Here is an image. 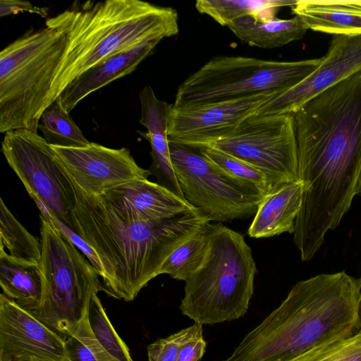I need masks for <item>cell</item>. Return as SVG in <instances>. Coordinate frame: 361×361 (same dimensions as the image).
Returning <instances> with one entry per match:
<instances>
[{
    "label": "cell",
    "mask_w": 361,
    "mask_h": 361,
    "mask_svg": "<svg viewBox=\"0 0 361 361\" xmlns=\"http://www.w3.org/2000/svg\"><path fill=\"white\" fill-rule=\"evenodd\" d=\"M75 332L77 333L90 348L96 361H119L109 354L97 340L91 329L88 321V316L78 325L73 333Z\"/></svg>",
    "instance_id": "obj_32"
},
{
    "label": "cell",
    "mask_w": 361,
    "mask_h": 361,
    "mask_svg": "<svg viewBox=\"0 0 361 361\" xmlns=\"http://www.w3.org/2000/svg\"><path fill=\"white\" fill-rule=\"evenodd\" d=\"M227 27L250 46L273 49L303 38L309 27L300 16L283 20H260L252 15L232 20Z\"/></svg>",
    "instance_id": "obj_21"
},
{
    "label": "cell",
    "mask_w": 361,
    "mask_h": 361,
    "mask_svg": "<svg viewBox=\"0 0 361 361\" xmlns=\"http://www.w3.org/2000/svg\"><path fill=\"white\" fill-rule=\"evenodd\" d=\"M303 194L300 180L285 184L267 195L259 204L247 233L255 238L293 233Z\"/></svg>",
    "instance_id": "obj_18"
},
{
    "label": "cell",
    "mask_w": 361,
    "mask_h": 361,
    "mask_svg": "<svg viewBox=\"0 0 361 361\" xmlns=\"http://www.w3.org/2000/svg\"><path fill=\"white\" fill-rule=\"evenodd\" d=\"M361 70V35H333L320 64L302 81L271 97L255 114H293L318 94Z\"/></svg>",
    "instance_id": "obj_13"
},
{
    "label": "cell",
    "mask_w": 361,
    "mask_h": 361,
    "mask_svg": "<svg viewBox=\"0 0 361 361\" xmlns=\"http://www.w3.org/2000/svg\"><path fill=\"white\" fill-rule=\"evenodd\" d=\"M0 361H71L65 340L2 293Z\"/></svg>",
    "instance_id": "obj_15"
},
{
    "label": "cell",
    "mask_w": 361,
    "mask_h": 361,
    "mask_svg": "<svg viewBox=\"0 0 361 361\" xmlns=\"http://www.w3.org/2000/svg\"><path fill=\"white\" fill-rule=\"evenodd\" d=\"M130 221H157L195 209L186 200L148 179L133 180L99 195Z\"/></svg>",
    "instance_id": "obj_16"
},
{
    "label": "cell",
    "mask_w": 361,
    "mask_h": 361,
    "mask_svg": "<svg viewBox=\"0 0 361 361\" xmlns=\"http://www.w3.org/2000/svg\"><path fill=\"white\" fill-rule=\"evenodd\" d=\"M275 95L265 93L183 109L171 104L169 140L192 147L212 143L231 134Z\"/></svg>",
    "instance_id": "obj_12"
},
{
    "label": "cell",
    "mask_w": 361,
    "mask_h": 361,
    "mask_svg": "<svg viewBox=\"0 0 361 361\" xmlns=\"http://www.w3.org/2000/svg\"><path fill=\"white\" fill-rule=\"evenodd\" d=\"M322 59L276 61L215 56L179 85L172 106L189 108L265 93L278 94L309 75Z\"/></svg>",
    "instance_id": "obj_8"
},
{
    "label": "cell",
    "mask_w": 361,
    "mask_h": 361,
    "mask_svg": "<svg viewBox=\"0 0 361 361\" xmlns=\"http://www.w3.org/2000/svg\"><path fill=\"white\" fill-rule=\"evenodd\" d=\"M68 176L75 196L77 234L100 261L104 292L116 299L133 300L158 276L169 255L211 222L197 208L161 220L130 221L100 196L83 191Z\"/></svg>",
    "instance_id": "obj_2"
},
{
    "label": "cell",
    "mask_w": 361,
    "mask_h": 361,
    "mask_svg": "<svg viewBox=\"0 0 361 361\" xmlns=\"http://www.w3.org/2000/svg\"><path fill=\"white\" fill-rule=\"evenodd\" d=\"M257 272L252 250L243 236L221 224H212L205 259L185 281L181 312L202 325L244 316Z\"/></svg>",
    "instance_id": "obj_6"
},
{
    "label": "cell",
    "mask_w": 361,
    "mask_h": 361,
    "mask_svg": "<svg viewBox=\"0 0 361 361\" xmlns=\"http://www.w3.org/2000/svg\"><path fill=\"white\" fill-rule=\"evenodd\" d=\"M359 183H360V188H361V173H360V176Z\"/></svg>",
    "instance_id": "obj_35"
},
{
    "label": "cell",
    "mask_w": 361,
    "mask_h": 361,
    "mask_svg": "<svg viewBox=\"0 0 361 361\" xmlns=\"http://www.w3.org/2000/svg\"><path fill=\"white\" fill-rule=\"evenodd\" d=\"M65 348L71 361H96L90 348L75 332L65 340Z\"/></svg>",
    "instance_id": "obj_33"
},
{
    "label": "cell",
    "mask_w": 361,
    "mask_h": 361,
    "mask_svg": "<svg viewBox=\"0 0 361 361\" xmlns=\"http://www.w3.org/2000/svg\"><path fill=\"white\" fill-rule=\"evenodd\" d=\"M51 147L75 183L90 194L99 195L133 180L148 179L151 175L126 147L112 149L95 142L83 147Z\"/></svg>",
    "instance_id": "obj_14"
},
{
    "label": "cell",
    "mask_w": 361,
    "mask_h": 361,
    "mask_svg": "<svg viewBox=\"0 0 361 361\" xmlns=\"http://www.w3.org/2000/svg\"><path fill=\"white\" fill-rule=\"evenodd\" d=\"M195 148L229 174L255 185L267 195L274 191L267 176L250 164L212 147Z\"/></svg>",
    "instance_id": "obj_27"
},
{
    "label": "cell",
    "mask_w": 361,
    "mask_h": 361,
    "mask_svg": "<svg viewBox=\"0 0 361 361\" xmlns=\"http://www.w3.org/2000/svg\"><path fill=\"white\" fill-rule=\"evenodd\" d=\"M0 247L18 259L40 264L41 241L30 233L0 199Z\"/></svg>",
    "instance_id": "obj_25"
},
{
    "label": "cell",
    "mask_w": 361,
    "mask_h": 361,
    "mask_svg": "<svg viewBox=\"0 0 361 361\" xmlns=\"http://www.w3.org/2000/svg\"><path fill=\"white\" fill-rule=\"evenodd\" d=\"M298 178L296 224L323 235L340 224L361 192V70L293 114Z\"/></svg>",
    "instance_id": "obj_1"
},
{
    "label": "cell",
    "mask_w": 361,
    "mask_h": 361,
    "mask_svg": "<svg viewBox=\"0 0 361 361\" xmlns=\"http://www.w3.org/2000/svg\"><path fill=\"white\" fill-rule=\"evenodd\" d=\"M66 31L57 16L0 53V132L37 133L51 84L63 54Z\"/></svg>",
    "instance_id": "obj_5"
},
{
    "label": "cell",
    "mask_w": 361,
    "mask_h": 361,
    "mask_svg": "<svg viewBox=\"0 0 361 361\" xmlns=\"http://www.w3.org/2000/svg\"><path fill=\"white\" fill-rule=\"evenodd\" d=\"M181 337L182 330L149 345L148 361H176Z\"/></svg>",
    "instance_id": "obj_30"
},
{
    "label": "cell",
    "mask_w": 361,
    "mask_h": 361,
    "mask_svg": "<svg viewBox=\"0 0 361 361\" xmlns=\"http://www.w3.org/2000/svg\"><path fill=\"white\" fill-rule=\"evenodd\" d=\"M361 329V279L345 271L296 283L225 361H293Z\"/></svg>",
    "instance_id": "obj_3"
},
{
    "label": "cell",
    "mask_w": 361,
    "mask_h": 361,
    "mask_svg": "<svg viewBox=\"0 0 361 361\" xmlns=\"http://www.w3.org/2000/svg\"><path fill=\"white\" fill-rule=\"evenodd\" d=\"M20 12H28L46 18L48 13L47 8L38 7L30 2L21 0H1L0 16L17 14Z\"/></svg>",
    "instance_id": "obj_34"
},
{
    "label": "cell",
    "mask_w": 361,
    "mask_h": 361,
    "mask_svg": "<svg viewBox=\"0 0 361 361\" xmlns=\"http://www.w3.org/2000/svg\"><path fill=\"white\" fill-rule=\"evenodd\" d=\"M161 40H146L114 54L75 78L59 95L63 108L70 113L84 98L111 82L131 73Z\"/></svg>",
    "instance_id": "obj_17"
},
{
    "label": "cell",
    "mask_w": 361,
    "mask_h": 361,
    "mask_svg": "<svg viewBox=\"0 0 361 361\" xmlns=\"http://www.w3.org/2000/svg\"><path fill=\"white\" fill-rule=\"evenodd\" d=\"M204 146L217 149L258 169L267 176L274 190L299 180L293 114H253L231 134L201 147Z\"/></svg>",
    "instance_id": "obj_11"
},
{
    "label": "cell",
    "mask_w": 361,
    "mask_h": 361,
    "mask_svg": "<svg viewBox=\"0 0 361 361\" xmlns=\"http://www.w3.org/2000/svg\"><path fill=\"white\" fill-rule=\"evenodd\" d=\"M169 142L173 169L187 202L211 221L225 222L255 215L267 195L213 163L197 148Z\"/></svg>",
    "instance_id": "obj_9"
},
{
    "label": "cell",
    "mask_w": 361,
    "mask_h": 361,
    "mask_svg": "<svg viewBox=\"0 0 361 361\" xmlns=\"http://www.w3.org/2000/svg\"><path fill=\"white\" fill-rule=\"evenodd\" d=\"M57 16L66 42L47 106L75 78L104 59L146 40L178 33L175 9L140 0L87 1Z\"/></svg>",
    "instance_id": "obj_4"
},
{
    "label": "cell",
    "mask_w": 361,
    "mask_h": 361,
    "mask_svg": "<svg viewBox=\"0 0 361 361\" xmlns=\"http://www.w3.org/2000/svg\"><path fill=\"white\" fill-rule=\"evenodd\" d=\"M49 215L51 219L53 221L54 225L59 230H61L71 240V242L80 251V252L87 258L90 263L98 271L101 276L102 274V265L97 255L94 252V250L80 235L52 217L49 214Z\"/></svg>",
    "instance_id": "obj_31"
},
{
    "label": "cell",
    "mask_w": 361,
    "mask_h": 361,
    "mask_svg": "<svg viewBox=\"0 0 361 361\" xmlns=\"http://www.w3.org/2000/svg\"><path fill=\"white\" fill-rule=\"evenodd\" d=\"M206 350L202 324H195L182 329V337L176 361H200Z\"/></svg>",
    "instance_id": "obj_29"
},
{
    "label": "cell",
    "mask_w": 361,
    "mask_h": 361,
    "mask_svg": "<svg viewBox=\"0 0 361 361\" xmlns=\"http://www.w3.org/2000/svg\"><path fill=\"white\" fill-rule=\"evenodd\" d=\"M38 130L51 146L83 147L91 142L63 108L60 97L42 112L38 123Z\"/></svg>",
    "instance_id": "obj_24"
},
{
    "label": "cell",
    "mask_w": 361,
    "mask_h": 361,
    "mask_svg": "<svg viewBox=\"0 0 361 361\" xmlns=\"http://www.w3.org/2000/svg\"><path fill=\"white\" fill-rule=\"evenodd\" d=\"M1 151L35 202L77 234L73 210L75 196L61 161L44 138L27 130L6 132Z\"/></svg>",
    "instance_id": "obj_10"
},
{
    "label": "cell",
    "mask_w": 361,
    "mask_h": 361,
    "mask_svg": "<svg viewBox=\"0 0 361 361\" xmlns=\"http://www.w3.org/2000/svg\"><path fill=\"white\" fill-rule=\"evenodd\" d=\"M43 294L31 312L64 340L87 317L92 297L104 291L100 274L59 230L39 202Z\"/></svg>",
    "instance_id": "obj_7"
},
{
    "label": "cell",
    "mask_w": 361,
    "mask_h": 361,
    "mask_svg": "<svg viewBox=\"0 0 361 361\" xmlns=\"http://www.w3.org/2000/svg\"><path fill=\"white\" fill-rule=\"evenodd\" d=\"M293 361H361V329L348 337L310 350Z\"/></svg>",
    "instance_id": "obj_28"
},
{
    "label": "cell",
    "mask_w": 361,
    "mask_h": 361,
    "mask_svg": "<svg viewBox=\"0 0 361 361\" xmlns=\"http://www.w3.org/2000/svg\"><path fill=\"white\" fill-rule=\"evenodd\" d=\"M88 321L97 340L109 354L119 361H133L128 348L109 321L97 294L91 298Z\"/></svg>",
    "instance_id": "obj_26"
},
{
    "label": "cell",
    "mask_w": 361,
    "mask_h": 361,
    "mask_svg": "<svg viewBox=\"0 0 361 361\" xmlns=\"http://www.w3.org/2000/svg\"><path fill=\"white\" fill-rule=\"evenodd\" d=\"M291 10L312 30L361 35V0H296Z\"/></svg>",
    "instance_id": "obj_19"
},
{
    "label": "cell",
    "mask_w": 361,
    "mask_h": 361,
    "mask_svg": "<svg viewBox=\"0 0 361 361\" xmlns=\"http://www.w3.org/2000/svg\"><path fill=\"white\" fill-rule=\"evenodd\" d=\"M0 285L7 298L23 309L33 312L42 299L40 264L16 259L0 247Z\"/></svg>",
    "instance_id": "obj_20"
},
{
    "label": "cell",
    "mask_w": 361,
    "mask_h": 361,
    "mask_svg": "<svg viewBox=\"0 0 361 361\" xmlns=\"http://www.w3.org/2000/svg\"><path fill=\"white\" fill-rule=\"evenodd\" d=\"M212 225L207 224L176 247L167 257L158 275L166 274L185 281L204 262L210 245Z\"/></svg>",
    "instance_id": "obj_23"
},
{
    "label": "cell",
    "mask_w": 361,
    "mask_h": 361,
    "mask_svg": "<svg viewBox=\"0 0 361 361\" xmlns=\"http://www.w3.org/2000/svg\"><path fill=\"white\" fill-rule=\"evenodd\" d=\"M296 0H197L196 9L212 17L222 26L242 16L252 15L260 20L274 18L281 7L293 6Z\"/></svg>",
    "instance_id": "obj_22"
}]
</instances>
